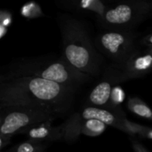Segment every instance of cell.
Here are the masks:
<instances>
[{"label": "cell", "instance_id": "21", "mask_svg": "<svg viewBox=\"0 0 152 152\" xmlns=\"http://www.w3.org/2000/svg\"><path fill=\"white\" fill-rule=\"evenodd\" d=\"M10 140H11L0 137V150H1V151L4 149V147H6L8 144L10 143Z\"/></svg>", "mask_w": 152, "mask_h": 152}, {"label": "cell", "instance_id": "16", "mask_svg": "<svg viewBox=\"0 0 152 152\" xmlns=\"http://www.w3.org/2000/svg\"><path fill=\"white\" fill-rule=\"evenodd\" d=\"M20 14L28 20L38 19L44 16L41 6L34 1H30L24 4L20 9Z\"/></svg>", "mask_w": 152, "mask_h": 152}, {"label": "cell", "instance_id": "17", "mask_svg": "<svg viewBox=\"0 0 152 152\" xmlns=\"http://www.w3.org/2000/svg\"><path fill=\"white\" fill-rule=\"evenodd\" d=\"M126 98V94L123 88L120 86H116L113 88L110 97V105L114 111L122 110L120 105L124 102Z\"/></svg>", "mask_w": 152, "mask_h": 152}, {"label": "cell", "instance_id": "24", "mask_svg": "<svg viewBox=\"0 0 152 152\" xmlns=\"http://www.w3.org/2000/svg\"><path fill=\"white\" fill-rule=\"evenodd\" d=\"M1 152H7V151H1Z\"/></svg>", "mask_w": 152, "mask_h": 152}, {"label": "cell", "instance_id": "14", "mask_svg": "<svg viewBox=\"0 0 152 152\" xmlns=\"http://www.w3.org/2000/svg\"><path fill=\"white\" fill-rule=\"evenodd\" d=\"M125 133L132 137L138 136L141 138L152 140V128L133 123V122L129 121L128 119L126 121Z\"/></svg>", "mask_w": 152, "mask_h": 152}, {"label": "cell", "instance_id": "9", "mask_svg": "<svg viewBox=\"0 0 152 152\" xmlns=\"http://www.w3.org/2000/svg\"><path fill=\"white\" fill-rule=\"evenodd\" d=\"M120 68L126 80L143 77L152 70V49L136 50Z\"/></svg>", "mask_w": 152, "mask_h": 152}, {"label": "cell", "instance_id": "3", "mask_svg": "<svg viewBox=\"0 0 152 152\" xmlns=\"http://www.w3.org/2000/svg\"><path fill=\"white\" fill-rule=\"evenodd\" d=\"M11 74L38 77L74 90L90 77L74 68L62 56L43 61L26 59L16 65Z\"/></svg>", "mask_w": 152, "mask_h": 152}, {"label": "cell", "instance_id": "15", "mask_svg": "<svg viewBox=\"0 0 152 152\" xmlns=\"http://www.w3.org/2000/svg\"><path fill=\"white\" fill-rule=\"evenodd\" d=\"M48 143L28 140L15 145L7 152H43L46 149Z\"/></svg>", "mask_w": 152, "mask_h": 152}, {"label": "cell", "instance_id": "11", "mask_svg": "<svg viewBox=\"0 0 152 152\" xmlns=\"http://www.w3.org/2000/svg\"><path fill=\"white\" fill-rule=\"evenodd\" d=\"M62 3L64 7L69 10L82 13H93L99 21L102 20L110 6L107 1L102 0H68L63 1Z\"/></svg>", "mask_w": 152, "mask_h": 152}, {"label": "cell", "instance_id": "8", "mask_svg": "<svg viewBox=\"0 0 152 152\" xmlns=\"http://www.w3.org/2000/svg\"><path fill=\"white\" fill-rule=\"evenodd\" d=\"M109 73V72H108ZM126 81L122 71L113 69L107 74L101 82H99L93 90L90 92L86 100L88 106H94L96 108L114 111L110 105V97L112 89L117 83ZM120 111V110H119Z\"/></svg>", "mask_w": 152, "mask_h": 152}, {"label": "cell", "instance_id": "22", "mask_svg": "<svg viewBox=\"0 0 152 152\" xmlns=\"http://www.w3.org/2000/svg\"><path fill=\"white\" fill-rule=\"evenodd\" d=\"M7 33V28L0 25V38L2 39Z\"/></svg>", "mask_w": 152, "mask_h": 152}, {"label": "cell", "instance_id": "1", "mask_svg": "<svg viewBox=\"0 0 152 152\" xmlns=\"http://www.w3.org/2000/svg\"><path fill=\"white\" fill-rule=\"evenodd\" d=\"M74 91L38 77L10 74L1 78L0 108L15 105L37 107L59 116L71 106Z\"/></svg>", "mask_w": 152, "mask_h": 152}, {"label": "cell", "instance_id": "19", "mask_svg": "<svg viewBox=\"0 0 152 152\" xmlns=\"http://www.w3.org/2000/svg\"><path fill=\"white\" fill-rule=\"evenodd\" d=\"M132 145L134 152H148V150L137 140H132Z\"/></svg>", "mask_w": 152, "mask_h": 152}, {"label": "cell", "instance_id": "13", "mask_svg": "<svg viewBox=\"0 0 152 152\" xmlns=\"http://www.w3.org/2000/svg\"><path fill=\"white\" fill-rule=\"evenodd\" d=\"M127 108L134 115L152 121V109L137 96L129 97L127 102Z\"/></svg>", "mask_w": 152, "mask_h": 152}, {"label": "cell", "instance_id": "18", "mask_svg": "<svg viewBox=\"0 0 152 152\" xmlns=\"http://www.w3.org/2000/svg\"><path fill=\"white\" fill-rule=\"evenodd\" d=\"M13 22V16L9 10H1L0 11V25L8 28Z\"/></svg>", "mask_w": 152, "mask_h": 152}, {"label": "cell", "instance_id": "6", "mask_svg": "<svg viewBox=\"0 0 152 152\" xmlns=\"http://www.w3.org/2000/svg\"><path fill=\"white\" fill-rule=\"evenodd\" d=\"M137 35L128 30L106 29L96 38V45L102 53L121 67L134 51Z\"/></svg>", "mask_w": 152, "mask_h": 152}, {"label": "cell", "instance_id": "7", "mask_svg": "<svg viewBox=\"0 0 152 152\" xmlns=\"http://www.w3.org/2000/svg\"><path fill=\"white\" fill-rule=\"evenodd\" d=\"M89 119L101 120L108 126H113L123 132H126V121L127 118L123 110L111 111L94 106H86L81 111L73 114L62 124L64 131V140L71 142L77 126L82 122Z\"/></svg>", "mask_w": 152, "mask_h": 152}, {"label": "cell", "instance_id": "2", "mask_svg": "<svg viewBox=\"0 0 152 152\" xmlns=\"http://www.w3.org/2000/svg\"><path fill=\"white\" fill-rule=\"evenodd\" d=\"M59 25L62 38V57L83 74L88 76L97 74L100 58L83 22L64 16L59 19Z\"/></svg>", "mask_w": 152, "mask_h": 152}, {"label": "cell", "instance_id": "10", "mask_svg": "<svg viewBox=\"0 0 152 152\" xmlns=\"http://www.w3.org/2000/svg\"><path fill=\"white\" fill-rule=\"evenodd\" d=\"M53 120L42 122L28 128L22 132L28 140L41 142H51L60 140L64 137V131L62 125L59 126H52Z\"/></svg>", "mask_w": 152, "mask_h": 152}, {"label": "cell", "instance_id": "5", "mask_svg": "<svg viewBox=\"0 0 152 152\" xmlns=\"http://www.w3.org/2000/svg\"><path fill=\"white\" fill-rule=\"evenodd\" d=\"M151 13L150 1L129 0L110 5L99 21L106 29L132 31Z\"/></svg>", "mask_w": 152, "mask_h": 152}, {"label": "cell", "instance_id": "23", "mask_svg": "<svg viewBox=\"0 0 152 152\" xmlns=\"http://www.w3.org/2000/svg\"><path fill=\"white\" fill-rule=\"evenodd\" d=\"M150 4H151V13H152V1L150 2Z\"/></svg>", "mask_w": 152, "mask_h": 152}, {"label": "cell", "instance_id": "12", "mask_svg": "<svg viewBox=\"0 0 152 152\" xmlns=\"http://www.w3.org/2000/svg\"><path fill=\"white\" fill-rule=\"evenodd\" d=\"M107 126L108 125L105 123L96 119H89L85 120L77 126L71 138V142H75L80 134H84L91 137L99 136L105 132Z\"/></svg>", "mask_w": 152, "mask_h": 152}, {"label": "cell", "instance_id": "4", "mask_svg": "<svg viewBox=\"0 0 152 152\" xmlns=\"http://www.w3.org/2000/svg\"><path fill=\"white\" fill-rule=\"evenodd\" d=\"M0 110V137L10 140L31 126L54 120L59 116L50 110L23 105L7 106Z\"/></svg>", "mask_w": 152, "mask_h": 152}, {"label": "cell", "instance_id": "20", "mask_svg": "<svg viewBox=\"0 0 152 152\" xmlns=\"http://www.w3.org/2000/svg\"><path fill=\"white\" fill-rule=\"evenodd\" d=\"M141 43L144 46H145L147 48L152 49V34H148V35L143 37L142 41H141Z\"/></svg>", "mask_w": 152, "mask_h": 152}]
</instances>
